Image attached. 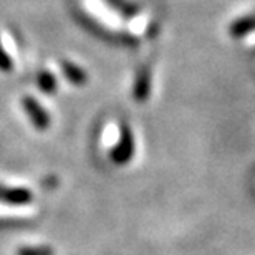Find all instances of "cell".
<instances>
[{"label": "cell", "mask_w": 255, "mask_h": 255, "mask_svg": "<svg viewBox=\"0 0 255 255\" xmlns=\"http://www.w3.org/2000/svg\"><path fill=\"white\" fill-rule=\"evenodd\" d=\"M132 156H134V137L131 128L123 125L120 128V141L110 151V157L116 166H125L131 161Z\"/></svg>", "instance_id": "obj_1"}, {"label": "cell", "mask_w": 255, "mask_h": 255, "mask_svg": "<svg viewBox=\"0 0 255 255\" xmlns=\"http://www.w3.org/2000/svg\"><path fill=\"white\" fill-rule=\"evenodd\" d=\"M22 106H23L25 113H27V116H28V120L32 121L35 129H38V131L48 129L52 120H50V115L47 113V110H45L37 100L32 98V96H23Z\"/></svg>", "instance_id": "obj_2"}, {"label": "cell", "mask_w": 255, "mask_h": 255, "mask_svg": "<svg viewBox=\"0 0 255 255\" xmlns=\"http://www.w3.org/2000/svg\"><path fill=\"white\" fill-rule=\"evenodd\" d=\"M33 194L27 187H3L0 186V201L10 206H27L32 202Z\"/></svg>", "instance_id": "obj_3"}, {"label": "cell", "mask_w": 255, "mask_h": 255, "mask_svg": "<svg viewBox=\"0 0 255 255\" xmlns=\"http://www.w3.org/2000/svg\"><path fill=\"white\" fill-rule=\"evenodd\" d=\"M149 93H151V71L149 68L144 66L136 76L134 88H132V96H134L136 101L144 103V101L149 98Z\"/></svg>", "instance_id": "obj_4"}, {"label": "cell", "mask_w": 255, "mask_h": 255, "mask_svg": "<svg viewBox=\"0 0 255 255\" xmlns=\"http://www.w3.org/2000/svg\"><path fill=\"white\" fill-rule=\"evenodd\" d=\"M62 71L65 75V78L70 81V83H73L76 86H81L85 85L86 81H88V75H86V71L83 68H80L78 65L71 63V62H63L62 63Z\"/></svg>", "instance_id": "obj_5"}, {"label": "cell", "mask_w": 255, "mask_h": 255, "mask_svg": "<svg viewBox=\"0 0 255 255\" xmlns=\"http://www.w3.org/2000/svg\"><path fill=\"white\" fill-rule=\"evenodd\" d=\"M255 30V15H249V17H242L236 20L231 27H229V33L232 35V37H244V35L251 33Z\"/></svg>", "instance_id": "obj_6"}, {"label": "cell", "mask_w": 255, "mask_h": 255, "mask_svg": "<svg viewBox=\"0 0 255 255\" xmlns=\"http://www.w3.org/2000/svg\"><path fill=\"white\" fill-rule=\"evenodd\" d=\"M37 85H38L40 91H43V93H53V91L57 90V80H55V76L47 70H43L38 73Z\"/></svg>", "instance_id": "obj_7"}, {"label": "cell", "mask_w": 255, "mask_h": 255, "mask_svg": "<svg viewBox=\"0 0 255 255\" xmlns=\"http://www.w3.org/2000/svg\"><path fill=\"white\" fill-rule=\"evenodd\" d=\"M17 255H55V252H53V249L48 246H38V247L18 249Z\"/></svg>", "instance_id": "obj_8"}, {"label": "cell", "mask_w": 255, "mask_h": 255, "mask_svg": "<svg viewBox=\"0 0 255 255\" xmlns=\"http://www.w3.org/2000/svg\"><path fill=\"white\" fill-rule=\"evenodd\" d=\"M12 68H13L12 58H10V55L3 50L2 42H0V71H5V73H8V71H12Z\"/></svg>", "instance_id": "obj_9"}]
</instances>
